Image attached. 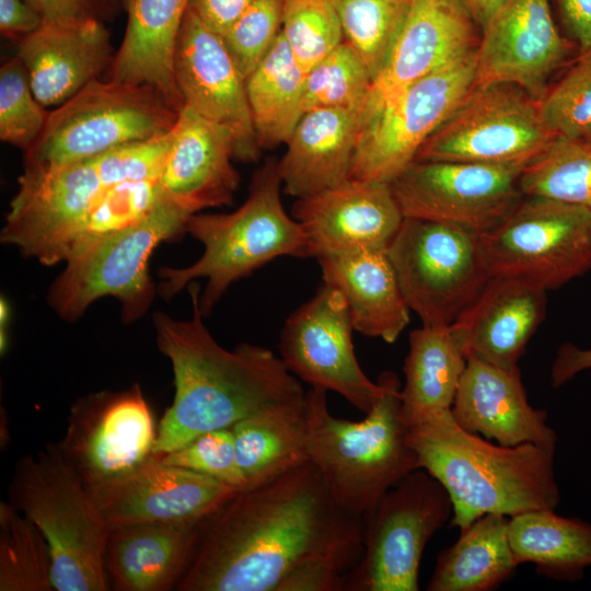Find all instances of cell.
Returning a JSON list of instances; mask_svg holds the SVG:
<instances>
[{
  "mask_svg": "<svg viewBox=\"0 0 591 591\" xmlns=\"http://www.w3.org/2000/svg\"><path fill=\"white\" fill-rule=\"evenodd\" d=\"M51 556L39 529L10 501L0 502V591H50Z\"/></svg>",
  "mask_w": 591,
  "mask_h": 591,
  "instance_id": "8d00e7d4",
  "label": "cell"
},
{
  "mask_svg": "<svg viewBox=\"0 0 591 591\" xmlns=\"http://www.w3.org/2000/svg\"><path fill=\"white\" fill-rule=\"evenodd\" d=\"M39 103L57 107L109 69L115 53L105 23L99 21L43 22L18 42Z\"/></svg>",
  "mask_w": 591,
  "mask_h": 591,
  "instance_id": "d4e9b609",
  "label": "cell"
},
{
  "mask_svg": "<svg viewBox=\"0 0 591 591\" xmlns=\"http://www.w3.org/2000/svg\"><path fill=\"white\" fill-rule=\"evenodd\" d=\"M44 22H112L125 9V0H26Z\"/></svg>",
  "mask_w": 591,
  "mask_h": 591,
  "instance_id": "7dc6e473",
  "label": "cell"
},
{
  "mask_svg": "<svg viewBox=\"0 0 591 591\" xmlns=\"http://www.w3.org/2000/svg\"><path fill=\"white\" fill-rule=\"evenodd\" d=\"M561 25L577 57L591 56V0H556Z\"/></svg>",
  "mask_w": 591,
  "mask_h": 591,
  "instance_id": "c3c4849f",
  "label": "cell"
},
{
  "mask_svg": "<svg viewBox=\"0 0 591 591\" xmlns=\"http://www.w3.org/2000/svg\"><path fill=\"white\" fill-rule=\"evenodd\" d=\"M204 520L143 522L111 529L104 552L109 589H175L189 564Z\"/></svg>",
  "mask_w": 591,
  "mask_h": 591,
  "instance_id": "4316f807",
  "label": "cell"
},
{
  "mask_svg": "<svg viewBox=\"0 0 591 591\" xmlns=\"http://www.w3.org/2000/svg\"><path fill=\"white\" fill-rule=\"evenodd\" d=\"M476 49L404 90L361 128L349 179L391 183L475 85Z\"/></svg>",
  "mask_w": 591,
  "mask_h": 591,
  "instance_id": "5bb4252c",
  "label": "cell"
},
{
  "mask_svg": "<svg viewBox=\"0 0 591 591\" xmlns=\"http://www.w3.org/2000/svg\"><path fill=\"white\" fill-rule=\"evenodd\" d=\"M354 329L343 296L322 288L286 321L279 340L287 369L311 385L334 391L367 414L383 392L362 371L351 340Z\"/></svg>",
  "mask_w": 591,
  "mask_h": 591,
  "instance_id": "e0dca14e",
  "label": "cell"
},
{
  "mask_svg": "<svg viewBox=\"0 0 591 591\" xmlns=\"http://www.w3.org/2000/svg\"><path fill=\"white\" fill-rule=\"evenodd\" d=\"M402 294L422 325L451 326L490 278L479 233L404 218L386 247Z\"/></svg>",
  "mask_w": 591,
  "mask_h": 591,
  "instance_id": "9c48e42d",
  "label": "cell"
},
{
  "mask_svg": "<svg viewBox=\"0 0 591 591\" xmlns=\"http://www.w3.org/2000/svg\"><path fill=\"white\" fill-rule=\"evenodd\" d=\"M451 1L482 31L506 0Z\"/></svg>",
  "mask_w": 591,
  "mask_h": 591,
  "instance_id": "f5cc1de1",
  "label": "cell"
},
{
  "mask_svg": "<svg viewBox=\"0 0 591 591\" xmlns=\"http://www.w3.org/2000/svg\"><path fill=\"white\" fill-rule=\"evenodd\" d=\"M467 359L452 326L422 325L410 332L401 390V416L407 426L451 409Z\"/></svg>",
  "mask_w": 591,
  "mask_h": 591,
  "instance_id": "4dcf8cb0",
  "label": "cell"
},
{
  "mask_svg": "<svg viewBox=\"0 0 591 591\" xmlns=\"http://www.w3.org/2000/svg\"><path fill=\"white\" fill-rule=\"evenodd\" d=\"M362 551L363 543H352L315 554L297 565L277 591H341Z\"/></svg>",
  "mask_w": 591,
  "mask_h": 591,
  "instance_id": "bcb514c9",
  "label": "cell"
},
{
  "mask_svg": "<svg viewBox=\"0 0 591 591\" xmlns=\"http://www.w3.org/2000/svg\"><path fill=\"white\" fill-rule=\"evenodd\" d=\"M352 543H363L362 518L339 506L308 461L207 517L175 590L277 591L304 559Z\"/></svg>",
  "mask_w": 591,
  "mask_h": 591,
  "instance_id": "6da1fadb",
  "label": "cell"
},
{
  "mask_svg": "<svg viewBox=\"0 0 591 591\" xmlns=\"http://www.w3.org/2000/svg\"><path fill=\"white\" fill-rule=\"evenodd\" d=\"M372 78L345 40L305 74L303 113L315 108H366Z\"/></svg>",
  "mask_w": 591,
  "mask_h": 591,
  "instance_id": "f35d334b",
  "label": "cell"
},
{
  "mask_svg": "<svg viewBox=\"0 0 591 591\" xmlns=\"http://www.w3.org/2000/svg\"><path fill=\"white\" fill-rule=\"evenodd\" d=\"M378 381L383 392L360 421L333 416L326 390L306 392L309 461L339 506L360 518L419 468L401 416V382L391 371L381 373Z\"/></svg>",
  "mask_w": 591,
  "mask_h": 591,
  "instance_id": "277c9868",
  "label": "cell"
},
{
  "mask_svg": "<svg viewBox=\"0 0 591 591\" xmlns=\"http://www.w3.org/2000/svg\"><path fill=\"white\" fill-rule=\"evenodd\" d=\"M509 517L488 513L461 530L437 557L428 591H490L520 565L510 545Z\"/></svg>",
  "mask_w": 591,
  "mask_h": 591,
  "instance_id": "d6a6232c",
  "label": "cell"
},
{
  "mask_svg": "<svg viewBox=\"0 0 591 591\" xmlns=\"http://www.w3.org/2000/svg\"><path fill=\"white\" fill-rule=\"evenodd\" d=\"M580 139L591 143V121L586 127L584 131L582 132Z\"/></svg>",
  "mask_w": 591,
  "mask_h": 591,
  "instance_id": "db71d44e",
  "label": "cell"
},
{
  "mask_svg": "<svg viewBox=\"0 0 591 591\" xmlns=\"http://www.w3.org/2000/svg\"><path fill=\"white\" fill-rule=\"evenodd\" d=\"M190 216L163 196L139 221L66 259L48 290V304L73 322L97 299L109 296L120 302L125 324L139 320L155 297L149 258L160 243L186 232Z\"/></svg>",
  "mask_w": 591,
  "mask_h": 591,
  "instance_id": "52a82bcc",
  "label": "cell"
},
{
  "mask_svg": "<svg viewBox=\"0 0 591 591\" xmlns=\"http://www.w3.org/2000/svg\"><path fill=\"white\" fill-rule=\"evenodd\" d=\"M158 428L139 384L79 398L71 407L61 454L88 489L119 478L153 455Z\"/></svg>",
  "mask_w": 591,
  "mask_h": 591,
  "instance_id": "2e32d148",
  "label": "cell"
},
{
  "mask_svg": "<svg viewBox=\"0 0 591 591\" xmlns=\"http://www.w3.org/2000/svg\"><path fill=\"white\" fill-rule=\"evenodd\" d=\"M591 369V348H580L572 343L563 344L551 369V384L559 387L577 374Z\"/></svg>",
  "mask_w": 591,
  "mask_h": 591,
  "instance_id": "816d5d0a",
  "label": "cell"
},
{
  "mask_svg": "<svg viewBox=\"0 0 591 591\" xmlns=\"http://www.w3.org/2000/svg\"><path fill=\"white\" fill-rule=\"evenodd\" d=\"M547 290L512 276H490L451 325L470 356L503 369L518 367L546 314Z\"/></svg>",
  "mask_w": 591,
  "mask_h": 591,
  "instance_id": "484cf974",
  "label": "cell"
},
{
  "mask_svg": "<svg viewBox=\"0 0 591 591\" xmlns=\"http://www.w3.org/2000/svg\"><path fill=\"white\" fill-rule=\"evenodd\" d=\"M291 216L301 224L309 256L357 247L386 248L404 216L390 183L348 179L298 198Z\"/></svg>",
  "mask_w": 591,
  "mask_h": 591,
  "instance_id": "7402d4cb",
  "label": "cell"
},
{
  "mask_svg": "<svg viewBox=\"0 0 591 591\" xmlns=\"http://www.w3.org/2000/svg\"><path fill=\"white\" fill-rule=\"evenodd\" d=\"M49 112L36 99L21 58L5 61L0 68V139L25 152L42 134Z\"/></svg>",
  "mask_w": 591,
  "mask_h": 591,
  "instance_id": "b9f144b4",
  "label": "cell"
},
{
  "mask_svg": "<svg viewBox=\"0 0 591 591\" xmlns=\"http://www.w3.org/2000/svg\"><path fill=\"white\" fill-rule=\"evenodd\" d=\"M8 495L46 538L54 590H109L104 569L109 529L57 443L19 460Z\"/></svg>",
  "mask_w": 591,
  "mask_h": 591,
  "instance_id": "8992f818",
  "label": "cell"
},
{
  "mask_svg": "<svg viewBox=\"0 0 591 591\" xmlns=\"http://www.w3.org/2000/svg\"><path fill=\"white\" fill-rule=\"evenodd\" d=\"M174 76L187 106L229 132L234 159L260 155L246 93V79L222 36L188 9L174 55Z\"/></svg>",
  "mask_w": 591,
  "mask_h": 591,
  "instance_id": "d6986e66",
  "label": "cell"
},
{
  "mask_svg": "<svg viewBox=\"0 0 591 591\" xmlns=\"http://www.w3.org/2000/svg\"><path fill=\"white\" fill-rule=\"evenodd\" d=\"M162 197L159 178L113 185L91 209L71 239L65 260L96 240L139 221Z\"/></svg>",
  "mask_w": 591,
  "mask_h": 591,
  "instance_id": "ab89813d",
  "label": "cell"
},
{
  "mask_svg": "<svg viewBox=\"0 0 591 591\" xmlns=\"http://www.w3.org/2000/svg\"><path fill=\"white\" fill-rule=\"evenodd\" d=\"M408 443L419 468L448 491L451 525L461 530L488 513L513 517L555 508L560 491L554 453L533 443L505 447L466 431L451 409L408 426Z\"/></svg>",
  "mask_w": 591,
  "mask_h": 591,
  "instance_id": "3957f363",
  "label": "cell"
},
{
  "mask_svg": "<svg viewBox=\"0 0 591 591\" xmlns=\"http://www.w3.org/2000/svg\"><path fill=\"white\" fill-rule=\"evenodd\" d=\"M362 125L359 111L304 112L278 161L283 192L302 198L348 181Z\"/></svg>",
  "mask_w": 591,
  "mask_h": 591,
  "instance_id": "83f0119b",
  "label": "cell"
},
{
  "mask_svg": "<svg viewBox=\"0 0 591 591\" xmlns=\"http://www.w3.org/2000/svg\"><path fill=\"white\" fill-rule=\"evenodd\" d=\"M522 170L464 161H414L390 186L404 218L483 233L501 222L522 198Z\"/></svg>",
  "mask_w": 591,
  "mask_h": 591,
  "instance_id": "9a60e30c",
  "label": "cell"
},
{
  "mask_svg": "<svg viewBox=\"0 0 591 591\" xmlns=\"http://www.w3.org/2000/svg\"><path fill=\"white\" fill-rule=\"evenodd\" d=\"M89 491L111 530L143 522L204 520L239 490L152 455L128 474Z\"/></svg>",
  "mask_w": 591,
  "mask_h": 591,
  "instance_id": "ffe728a7",
  "label": "cell"
},
{
  "mask_svg": "<svg viewBox=\"0 0 591 591\" xmlns=\"http://www.w3.org/2000/svg\"><path fill=\"white\" fill-rule=\"evenodd\" d=\"M171 134L159 178L162 195L189 215L230 205L240 175L229 132L184 105Z\"/></svg>",
  "mask_w": 591,
  "mask_h": 591,
  "instance_id": "603a6c76",
  "label": "cell"
},
{
  "mask_svg": "<svg viewBox=\"0 0 591 591\" xmlns=\"http://www.w3.org/2000/svg\"><path fill=\"white\" fill-rule=\"evenodd\" d=\"M538 107L556 137L580 138L591 121V56L577 57L538 100Z\"/></svg>",
  "mask_w": 591,
  "mask_h": 591,
  "instance_id": "7bdbcfd3",
  "label": "cell"
},
{
  "mask_svg": "<svg viewBox=\"0 0 591 591\" xmlns=\"http://www.w3.org/2000/svg\"><path fill=\"white\" fill-rule=\"evenodd\" d=\"M556 138L538 101L515 85H474L427 139L415 161H464L524 169Z\"/></svg>",
  "mask_w": 591,
  "mask_h": 591,
  "instance_id": "4fadbf2b",
  "label": "cell"
},
{
  "mask_svg": "<svg viewBox=\"0 0 591 591\" xmlns=\"http://www.w3.org/2000/svg\"><path fill=\"white\" fill-rule=\"evenodd\" d=\"M125 182L115 150L42 171H23L0 239L44 265L63 262L96 202Z\"/></svg>",
  "mask_w": 591,
  "mask_h": 591,
  "instance_id": "8fae6325",
  "label": "cell"
},
{
  "mask_svg": "<svg viewBox=\"0 0 591 591\" xmlns=\"http://www.w3.org/2000/svg\"><path fill=\"white\" fill-rule=\"evenodd\" d=\"M158 460L215 478L236 490L246 488L231 428L204 432Z\"/></svg>",
  "mask_w": 591,
  "mask_h": 591,
  "instance_id": "f6af8a7d",
  "label": "cell"
},
{
  "mask_svg": "<svg viewBox=\"0 0 591 591\" xmlns=\"http://www.w3.org/2000/svg\"><path fill=\"white\" fill-rule=\"evenodd\" d=\"M190 0H125L127 24L105 79L149 85L176 112L183 100L174 76V55Z\"/></svg>",
  "mask_w": 591,
  "mask_h": 591,
  "instance_id": "f546056e",
  "label": "cell"
},
{
  "mask_svg": "<svg viewBox=\"0 0 591 591\" xmlns=\"http://www.w3.org/2000/svg\"><path fill=\"white\" fill-rule=\"evenodd\" d=\"M278 161L269 158L253 175L246 200L229 213H195L186 232L204 253L183 268L159 269L158 292L172 299L197 278H206L199 310L208 315L230 285L279 256L309 257L301 224L281 202Z\"/></svg>",
  "mask_w": 591,
  "mask_h": 591,
  "instance_id": "5b68a950",
  "label": "cell"
},
{
  "mask_svg": "<svg viewBox=\"0 0 591 591\" xmlns=\"http://www.w3.org/2000/svg\"><path fill=\"white\" fill-rule=\"evenodd\" d=\"M187 287L190 320H174L164 312L153 315L157 345L171 362L175 384L173 403L158 426L153 455L306 393L270 349L246 343L233 350L220 346L202 322L199 286L193 281Z\"/></svg>",
  "mask_w": 591,
  "mask_h": 591,
  "instance_id": "7a4b0ae2",
  "label": "cell"
},
{
  "mask_svg": "<svg viewBox=\"0 0 591 591\" xmlns=\"http://www.w3.org/2000/svg\"><path fill=\"white\" fill-rule=\"evenodd\" d=\"M480 32L475 85L511 84L538 101L551 77L577 58L575 45L554 19L551 0H506Z\"/></svg>",
  "mask_w": 591,
  "mask_h": 591,
  "instance_id": "ac0fdd59",
  "label": "cell"
},
{
  "mask_svg": "<svg viewBox=\"0 0 591 591\" xmlns=\"http://www.w3.org/2000/svg\"><path fill=\"white\" fill-rule=\"evenodd\" d=\"M254 0H190L193 11L208 27L221 36Z\"/></svg>",
  "mask_w": 591,
  "mask_h": 591,
  "instance_id": "f907efd6",
  "label": "cell"
},
{
  "mask_svg": "<svg viewBox=\"0 0 591 591\" xmlns=\"http://www.w3.org/2000/svg\"><path fill=\"white\" fill-rule=\"evenodd\" d=\"M477 26L451 0H412L403 28L372 81L363 123L404 90L474 51Z\"/></svg>",
  "mask_w": 591,
  "mask_h": 591,
  "instance_id": "44dd1931",
  "label": "cell"
},
{
  "mask_svg": "<svg viewBox=\"0 0 591 591\" xmlns=\"http://www.w3.org/2000/svg\"><path fill=\"white\" fill-rule=\"evenodd\" d=\"M452 517L447 489L417 468L362 517L363 551L341 591H418L419 566L431 537Z\"/></svg>",
  "mask_w": 591,
  "mask_h": 591,
  "instance_id": "30bf717a",
  "label": "cell"
},
{
  "mask_svg": "<svg viewBox=\"0 0 591 591\" xmlns=\"http://www.w3.org/2000/svg\"><path fill=\"white\" fill-rule=\"evenodd\" d=\"M305 74L280 32L246 79L248 105L262 150L289 140L303 115Z\"/></svg>",
  "mask_w": 591,
  "mask_h": 591,
  "instance_id": "e575fe53",
  "label": "cell"
},
{
  "mask_svg": "<svg viewBox=\"0 0 591 591\" xmlns=\"http://www.w3.org/2000/svg\"><path fill=\"white\" fill-rule=\"evenodd\" d=\"M344 34L372 81L382 70L406 21L412 0H333Z\"/></svg>",
  "mask_w": 591,
  "mask_h": 591,
  "instance_id": "74e56055",
  "label": "cell"
},
{
  "mask_svg": "<svg viewBox=\"0 0 591 591\" xmlns=\"http://www.w3.org/2000/svg\"><path fill=\"white\" fill-rule=\"evenodd\" d=\"M43 19L26 0H0V33L16 42L35 32Z\"/></svg>",
  "mask_w": 591,
  "mask_h": 591,
  "instance_id": "681fc988",
  "label": "cell"
},
{
  "mask_svg": "<svg viewBox=\"0 0 591 591\" xmlns=\"http://www.w3.org/2000/svg\"><path fill=\"white\" fill-rule=\"evenodd\" d=\"M178 112L149 85L96 79L50 109L24 152L23 171H42L97 157L171 131Z\"/></svg>",
  "mask_w": 591,
  "mask_h": 591,
  "instance_id": "ba28073f",
  "label": "cell"
},
{
  "mask_svg": "<svg viewBox=\"0 0 591 591\" xmlns=\"http://www.w3.org/2000/svg\"><path fill=\"white\" fill-rule=\"evenodd\" d=\"M451 414L466 431L498 444L556 449L547 412L529 403L519 367L503 369L470 356Z\"/></svg>",
  "mask_w": 591,
  "mask_h": 591,
  "instance_id": "cb8c5ba5",
  "label": "cell"
},
{
  "mask_svg": "<svg viewBox=\"0 0 591 591\" xmlns=\"http://www.w3.org/2000/svg\"><path fill=\"white\" fill-rule=\"evenodd\" d=\"M323 283L345 299L354 329L393 344L409 323L386 248L357 247L317 258Z\"/></svg>",
  "mask_w": 591,
  "mask_h": 591,
  "instance_id": "f1b7e54d",
  "label": "cell"
},
{
  "mask_svg": "<svg viewBox=\"0 0 591 591\" xmlns=\"http://www.w3.org/2000/svg\"><path fill=\"white\" fill-rule=\"evenodd\" d=\"M508 535L519 564L560 581L580 580L591 567V523L558 515L551 509L509 518Z\"/></svg>",
  "mask_w": 591,
  "mask_h": 591,
  "instance_id": "836d02e7",
  "label": "cell"
},
{
  "mask_svg": "<svg viewBox=\"0 0 591 591\" xmlns=\"http://www.w3.org/2000/svg\"><path fill=\"white\" fill-rule=\"evenodd\" d=\"M231 430L246 487L270 480L309 461L306 393L255 412Z\"/></svg>",
  "mask_w": 591,
  "mask_h": 591,
  "instance_id": "1f68e13d",
  "label": "cell"
},
{
  "mask_svg": "<svg viewBox=\"0 0 591 591\" xmlns=\"http://www.w3.org/2000/svg\"><path fill=\"white\" fill-rule=\"evenodd\" d=\"M522 195L543 196L591 210V143L556 137L521 172Z\"/></svg>",
  "mask_w": 591,
  "mask_h": 591,
  "instance_id": "d590c367",
  "label": "cell"
},
{
  "mask_svg": "<svg viewBox=\"0 0 591 591\" xmlns=\"http://www.w3.org/2000/svg\"><path fill=\"white\" fill-rule=\"evenodd\" d=\"M283 0H254L222 35L245 79L264 59L281 32Z\"/></svg>",
  "mask_w": 591,
  "mask_h": 591,
  "instance_id": "ee69618b",
  "label": "cell"
},
{
  "mask_svg": "<svg viewBox=\"0 0 591 591\" xmlns=\"http://www.w3.org/2000/svg\"><path fill=\"white\" fill-rule=\"evenodd\" d=\"M281 34L305 72L344 42L333 0H283Z\"/></svg>",
  "mask_w": 591,
  "mask_h": 591,
  "instance_id": "60d3db41",
  "label": "cell"
},
{
  "mask_svg": "<svg viewBox=\"0 0 591 591\" xmlns=\"http://www.w3.org/2000/svg\"><path fill=\"white\" fill-rule=\"evenodd\" d=\"M479 240L491 276L523 278L548 291L591 270V210L578 205L523 195Z\"/></svg>",
  "mask_w": 591,
  "mask_h": 591,
  "instance_id": "7c38bea8",
  "label": "cell"
}]
</instances>
